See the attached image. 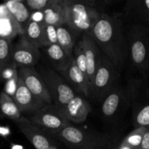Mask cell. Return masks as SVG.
Segmentation results:
<instances>
[{
	"mask_svg": "<svg viewBox=\"0 0 149 149\" xmlns=\"http://www.w3.org/2000/svg\"><path fill=\"white\" fill-rule=\"evenodd\" d=\"M89 34L93 36L103 55L122 73L128 64L129 46L121 17L102 13Z\"/></svg>",
	"mask_w": 149,
	"mask_h": 149,
	"instance_id": "1",
	"label": "cell"
},
{
	"mask_svg": "<svg viewBox=\"0 0 149 149\" xmlns=\"http://www.w3.org/2000/svg\"><path fill=\"white\" fill-rule=\"evenodd\" d=\"M125 34L129 46L128 63L132 71L146 77L149 74V27L130 23Z\"/></svg>",
	"mask_w": 149,
	"mask_h": 149,
	"instance_id": "2",
	"label": "cell"
},
{
	"mask_svg": "<svg viewBox=\"0 0 149 149\" xmlns=\"http://www.w3.org/2000/svg\"><path fill=\"white\" fill-rule=\"evenodd\" d=\"M65 25L77 33H90L101 12L95 1L63 0Z\"/></svg>",
	"mask_w": 149,
	"mask_h": 149,
	"instance_id": "3",
	"label": "cell"
},
{
	"mask_svg": "<svg viewBox=\"0 0 149 149\" xmlns=\"http://www.w3.org/2000/svg\"><path fill=\"white\" fill-rule=\"evenodd\" d=\"M53 137L70 149H111L114 146L113 141L108 135L71 125Z\"/></svg>",
	"mask_w": 149,
	"mask_h": 149,
	"instance_id": "4",
	"label": "cell"
},
{
	"mask_svg": "<svg viewBox=\"0 0 149 149\" xmlns=\"http://www.w3.org/2000/svg\"><path fill=\"white\" fill-rule=\"evenodd\" d=\"M132 105V97L127 85L119 83L100 103V113L105 121L115 125L122 120Z\"/></svg>",
	"mask_w": 149,
	"mask_h": 149,
	"instance_id": "5",
	"label": "cell"
},
{
	"mask_svg": "<svg viewBox=\"0 0 149 149\" xmlns=\"http://www.w3.org/2000/svg\"><path fill=\"white\" fill-rule=\"evenodd\" d=\"M122 73L103 55L90 89V98L100 103L106 96L120 83Z\"/></svg>",
	"mask_w": 149,
	"mask_h": 149,
	"instance_id": "6",
	"label": "cell"
},
{
	"mask_svg": "<svg viewBox=\"0 0 149 149\" xmlns=\"http://www.w3.org/2000/svg\"><path fill=\"white\" fill-rule=\"evenodd\" d=\"M46 84L52 100V104L63 110L68 103L77 95L66 84L58 73L52 71L42 63L35 66Z\"/></svg>",
	"mask_w": 149,
	"mask_h": 149,
	"instance_id": "7",
	"label": "cell"
},
{
	"mask_svg": "<svg viewBox=\"0 0 149 149\" xmlns=\"http://www.w3.org/2000/svg\"><path fill=\"white\" fill-rule=\"evenodd\" d=\"M29 120L45 133L52 136L71 125L63 112L53 104L48 105L37 113L31 115Z\"/></svg>",
	"mask_w": 149,
	"mask_h": 149,
	"instance_id": "8",
	"label": "cell"
},
{
	"mask_svg": "<svg viewBox=\"0 0 149 149\" xmlns=\"http://www.w3.org/2000/svg\"><path fill=\"white\" fill-rule=\"evenodd\" d=\"M12 59L17 68L21 67H35L41 61L40 49L31 43L21 34L20 35L18 42L13 46Z\"/></svg>",
	"mask_w": 149,
	"mask_h": 149,
	"instance_id": "9",
	"label": "cell"
},
{
	"mask_svg": "<svg viewBox=\"0 0 149 149\" xmlns=\"http://www.w3.org/2000/svg\"><path fill=\"white\" fill-rule=\"evenodd\" d=\"M41 63L57 73L65 71L73 61L70 56L58 44L51 45L40 49Z\"/></svg>",
	"mask_w": 149,
	"mask_h": 149,
	"instance_id": "10",
	"label": "cell"
},
{
	"mask_svg": "<svg viewBox=\"0 0 149 149\" xmlns=\"http://www.w3.org/2000/svg\"><path fill=\"white\" fill-rule=\"evenodd\" d=\"M18 75L27 88L48 105L52 104V100L46 84L35 67L18 68Z\"/></svg>",
	"mask_w": 149,
	"mask_h": 149,
	"instance_id": "11",
	"label": "cell"
},
{
	"mask_svg": "<svg viewBox=\"0 0 149 149\" xmlns=\"http://www.w3.org/2000/svg\"><path fill=\"white\" fill-rule=\"evenodd\" d=\"M13 100L21 113H29L30 115L37 113L48 106L46 102L33 95L27 88L20 77Z\"/></svg>",
	"mask_w": 149,
	"mask_h": 149,
	"instance_id": "12",
	"label": "cell"
},
{
	"mask_svg": "<svg viewBox=\"0 0 149 149\" xmlns=\"http://www.w3.org/2000/svg\"><path fill=\"white\" fill-rule=\"evenodd\" d=\"M58 74L76 94L84 98H90V88L87 77L79 68L74 58L68 68Z\"/></svg>",
	"mask_w": 149,
	"mask_h": 149,
	"instance_id": "13",
	"label": "cell"
},
{
	"mask_svg": "<svg viewBox=\"0 0 149 149\" xmlns=\"http://www.w3.org/2000/svg\"><path fill=\"white\" fill-rule=\"evenodd\" d=\"M81 39L84 44L87 58V76L90 93V89L92 87L95 76L103 54L91 35L89 33H84Z\"/></svg>",
	"mask_w": 149,
	"mask_h": 149,
	"instance_id": "14",
	"label": "cell"
},
{
	"mask_svg": "<svg viewBox=\"0 0 149 149\" xmlns=\"http://www.w3.org/2000/svg\"><path fill=\"white\" fill-rule=\"evenodd\" d=\"M20 132L25 135L29 142L36 149H50L52 146L47 134L42 129L33 125L29 119L22 116L18 120L15 121Z\"/></svg>",
	"mask_w": 149,
	"mask_h": 149,
	"instance_id": "15",
	"label": "cell"
},
{
	"mask_svg": "<svg viewBox=\"0 0 149 149\" xmlns=\"http://www.w3.org/2000/svg\"><path fill=\"white\" fill-rule=\"evenodd\" d=\"M124 11L130 23L149 27V0H130L127 1Z\"/></svg>",
	"mask_w": 149,
	"mask_h": 149,
	"instance_id": "16",
	"label": "cell"
},
{
	"mask_svg": "<svg viewBox=\"0 0 149 149\" xmlns=\"http://www.w3.org/2000/svg\"><path fill=\"white\" fill-rule=\"evenodd\" d=\"M61 111L70 122L81 124L87 119L91 111V107L86 98L77 95L67 104L65 109Z\"/></svg>",
	"mask_w": 149,
	"mask_h": 149,
	"instance_id": "17",
	"label": "cell"
},
{
	"mask_svg": "<svg viewBox=\"0 0 149 149\" xmlns=\"http://www.w3.org/2000/svg\"><path fill=\"white\" fill-rule=\"evenodd\" d=\"M4 4L23 33L26 25L31 20V11L26 7L23 0H11L6 1Z\"/></svg>",
	"mask_w": 149,
	"mask_h": 149,
	"instance_id": "18",
	"label": "cell"
},
{
	"mask_svg": "<svg viewBox=\"0 0 149 149\" xmlns=\"http://www.w3.org/2000/svg\"><path fill=\"white\" fill-rule=\"evenodd\" d=\"M45 24L54 26L65 25V7L63 0H51L49 5L43 10Z\"/></svg>",
	"mask_w": 149,
	"mask_h": 149,
	"instance_id": "19",
	"label": "cell"
},
{
	"mask_svg": "<svg viewBox=\"0 0 149 149\" xmlns=\"http://www.w3.org/2000/svg\"><path fill=\"white\" fill-rule=\"evenodd\" d=\"M23 34L21 29L9 13L4 4L0 5V36L11 39Z\"/></svg>",
	"mask_w": 149,
	"mask_h": 149,
	"instance_id": "20",
	"label": "cell"
},
{
	"mask_svg": "<svg viewBox=\"0 0 149 149\" xmlns=\"http://www.w3.org/2000/svg\"><path fill=\"white\" fill-rule=\"evenodd\" d=\"M75 32L70 29L66 25L57 26L58 44L70 55L73 57V49L76 44Z\"/></svg>",
	"mask_w": 149,
	"mask_h": 149,
	"instance_id": "21",
	"label": "cell"
},
{
	"mask_svg": "<svg viewBox=\"0 0 149 149\" xmlns=\"http://www.w3.org/2000/svg\"><path fill=\"white\" fill-rule=\"evenodd\" d=\"M43 24L44 23H36L30 20L23 33V36L31 43L39 49L45 47L43 39Z\"/></svg>",
	"mask_w": 149,
	"mask_h": 149,
	"instance_id": "22",
	"label": "cell"
},
{
	"mask_svg": "<svg viewBox=\"0 0 149 149\" xmlns=\"http://www.w3.org/2000/svg\"><path fill=\"white\" fill-rule=\"evenodd\" d=\"M0 110L6 117L13 121L18 120L22 117V113L15 100L4 91L0 93Z\"/></svg>",
	"mask_w": 149,
	"mask_h": 149,
	"instance_id": "23",
	"label": "cell"
},
{
	"mask_svg": "<svg viewBox=\"0 0 149 149\" xmlns=\"http://www.w3.org/2000/svg\"><path fill=\"white\" fill-rule=\"evenodd\" d=\"M13 49L11 39L0 36V72L4 67L13 63Z\"/></svg>",
	"mask_w": 149,
	"mask_h": 149,
	"instance_id": "24",
	"label": "cell"
},
{
	"mask_svg": "<svg viewBox=\"0 0 149 149\" xmlns=\"http://www.w3.org/2000/svg\"><path fill=\"white\" fill-rule=\"evenodd\" d=\"M146 130V127L135 128L122 140V141L127 144L131 148L134 149L140 148Z\"/></svg>",
	"mask_w": 149,
	"mask_h": 149,
	"instance_id": "25",
	"label": "cell"
},
{
	"mask_svg": "<svg viewBox=\"0 0 149 149\" xmlns=\"http://www.w3.org/2000/svg\"><path fill=\"white\" fill-rule=\"evenodd\" d=\"M73 58L75 61L79 68L87 76V58H86L84 44L81 39L77 42L73 49Z\"/></svg>",
	"mask_w": 149,
	"mask_h": 149,
	"instance_id": "26",
	"label": "cell"
},
{
	"mask_svg": "<svg viewBox=\"0 0 149 149\" xmlns=\"http://www.w3.org/2000/svg\"><path fill=\"white\" fill-rule=\"evenodd\" d=\"M133 125L135 128L147 127L149 125V103L142 105L137 108L133 116Z\"/></svg>",
	"mask_w": 149,
	"mask_h": 149,
	"instance_id": "27",
	"label": "cell"
},
{
	"mask_svg": "<svg viewBox=\"0 0 149 149\" xmlns=\"http://www.w3.org/2000/svg\"><path fill=\"white\" fill-rule=\"evenodd\" d=\"M43 39L45 47L58 44L57 39V26L44 23L43 24Z\"/></svg>",
	"mask_w": 149,
	"mask_h": 149,
	"instance_id": "28",
	"label": "cell"
},
{
	"mask_svg": "<svg viewBox=\"0 0 149 149\" xmlns=\"http://www.w3.org/2000/svg\"><path fill=\"white\" fill-rule=\"evenodd\" d=\"M50 1L51 0H23L24 4L31 12L43 11Z\"/></svg>",
	"mask_w": 149,
	"mask_h": 149,
	"instance_id": "29",
	"label": "cell"
},
{
	"mask_svg": "<svg viewBox=\"0 0 149 149\" xmlns=\"http://www.w3.org/2000/svg\"><path fill=\"white\" fill-rule=\"evenodd\" d=\"M17 74H18V68L14 63H12L11 64L7 65L1 70L0 72V79L1 81L3 80L7 81L17 76Z\"/></svg>",
	"mask_w": 149,
	"mask_h": 149,
	"instance_id": "30",
	"label": "cell"
},
{
	"mask_svg": "<svg viewBox=\"0 0 149 149\" xmlns=\"http://www.w3.org/2000/svg\"><path fill=\"white\" fill-rule=\"evenodd\" d=\"M19 75L17 74V76L14 77L13 78L10 79L8 81H5L4 84V92L6 94L8 95L11 97H14L15 94L16 93V90L17 88V84H18Z\"/></svg>",
	"mask_w": 149,
	"mask_h": 149,
	"instance_id": "31",
	"label": "cell"
},
{
	"mask_svg": "<svg viewBox=\"0 0 149 149\" xmlns=\"http://www.w3.org/2000/svg\"><path fill=\"white\" fill-rule=\"evenodd\" d=\"M31 20H33V21L39 23H45V15H44L43 11L31 12Z\"/></svg>",
	"mask_w": 149,
	"mask_h": 149,
	"instance_id": "32",
	"label": "cell"
},
{
	"mask_svg": "<svg viewBox=\"0 0 149 149\" xmlns=\"http://www.w3.org/2000/svg\"><path fill=\"white\" fill-rule=\"evenodd\" d=\"M141 149H149V125L146 127L145 135L143 138L142 143H141Z\"/></svg>",
	"mask_w": 149,
	"mask_h": 149,
	"instance_id": "33",
	"label": "cell"
},
{
	"mask_svg": "<svg viewBox=\"0 0 149 149\" xmlns=\"http://www.w3.org/2000/svg\"><path fill=\"white\" fill-rule=\"evenodd\" d=\"M111 149H134L131 147H130L127 144H126L125 143H124L122 141V142L120 143L118 145H114V146Z\"/></svg>",
	"mask_w": 149,
	"mask_h": 149,
	"instance_id": "34",
	"label": "cell"
},
{
	"mask_svg": "<svg viewBox=\"0 0 149 149\" xmlns=\"http://www.w3.org/2000/svg\"><path fill=\"white\" fill-rule=\"evenodd\" d=\"M0 118H1V116H0ZM9 133H10V131L7 127H3L0 126V135L5 136V135H9Z\"/></svg>",
	"mask_w": 149,
	"mask_h": 149,
	"instance_id": "35",
	"label": "cell"
},
{
	"mask_svg": "<svg viewBox=\"0 0 149 149\" xmlns=\"http://www.w3.org/2000/svg\"><path fill=\"white\" fill-rule=\"evenodd\" d=\"M10 149H24V148L21 145H19V144L12 143L11 146H10Z\"/></svg>",
	"mask_w": 149,
	"mask_h": 149,
	"instance_id": "36",
	"label": "cell"
},
{
	"mask_svg": "<svg viewBox=\"0 0 149 149\" xmlns=\"http://www.w3.org/2000/svg\"><path fill=\"white\" fill-rule=\"evenodd\" d=\"M0 81H1V79H0Z\"/></svg>",
	"mask_w": 149,
	"mask_h": 149,
	"instance_id": "37",
	"label": "cell"
}]
</instances>
